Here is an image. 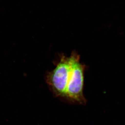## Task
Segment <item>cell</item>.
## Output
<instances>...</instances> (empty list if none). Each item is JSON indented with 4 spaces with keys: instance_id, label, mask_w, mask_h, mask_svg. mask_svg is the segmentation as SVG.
<instances>
[{
    "instance_id": "6da1fadb",
    "label": "cell",
    "mask_w": 125,
    "mask_h": 125,
    "mask_svg": "<svg viewBox=\"0 0 125 125\" xmlns=\"http://www.w3.org/2000/svg\"><path fill=\"white\" fill-rule=\"evenodd\" d=\"M73 59L72 53L69 57L62 53L55 62L54 68L45 76L46 83L53 95L61 100L63 99L70 80Z\"/></svg>"
},
{
    "instance_id": "7a4b0ae2",
    "label": "cell",
    "mask_w": 125,
    "mask_h": 125,
    "mask_svg": "<svg viewBox=\"0 0 125 125\" xmlns=\"http://www.w3.org/2000/svg\"><path fill=\"white\" fill-rule=\"evenodd\" d=\"M73 60L70 80L63 101L74 104L85 105L87 100L83 94L85 65L80 62V56L72 52Z\"/></svg>"
}]
</instances>
